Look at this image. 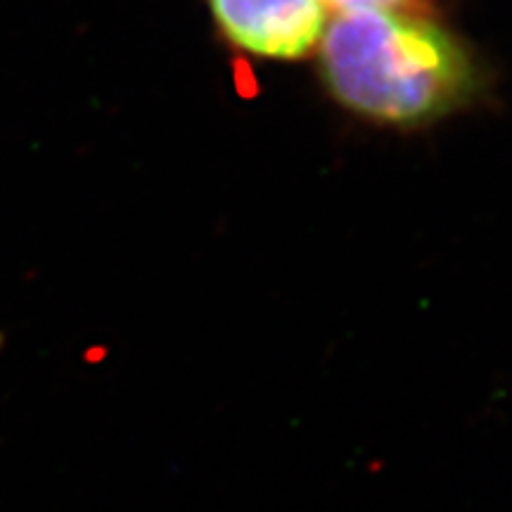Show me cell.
Returning a JSON list of instances; mask_svg holds the SVG:
<instances>
[{
	"label": "cell",
	"mask_w": 512,
	"mask_h": 512,
	"mask_svg": "<svg viewBox=\"0 0 512 512\" xmlns=\"http://www.w3.org/2000/svg\"><path fill=\"white\" fill-rule=\"evenodd\" d=\"M413 0H323L325 8L339 15H356V12H396L406 10Z\"/></svg>",
	"instance_id": "3"
},
{
	"label": "cell",
	"mask_w": 512,
	"mask_h": 512,
	"mask_svg": "<svg viewBox=\"0 0 512 512\" xmlns=\"http://www.w3.org/2000/svg\"><path fill=\"white\" fill-rule=\"evenodd\" d=\"M209 5L235 46L268 60L309 55L328 29L323 0H209Z\"/></svg>",
	"instance_id": "2"
},
{
	"label": "cell",
	"mask_w": 512,
	"mask_h": 512,
	"mask_svg": "<svg viewBox=\"0 0 512 512\" xmlns=\"http://www.w3.org/2000/svg\"><path fill=\"white\" fill-rule=\"evenodd\" d=\"M320 72L344 107L392 126L430 124L479 88L463 43L403 10L339 15L320 38Z\"/></svg>",
	"instance_id": "1"
}]
</instances>
